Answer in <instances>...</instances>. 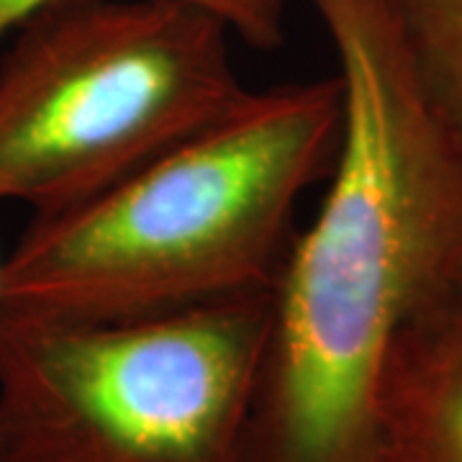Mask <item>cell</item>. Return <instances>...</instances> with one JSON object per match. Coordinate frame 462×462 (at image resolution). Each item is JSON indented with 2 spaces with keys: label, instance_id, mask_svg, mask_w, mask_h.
I'll return each instance as SVG.
<instances>
[{
  "label": "cell",
  "instance_id": "1",
  "mask_svg": "<svg viewBox=\"0 0 462 462\" xmlns=\"http://www.w3.org/2000/svg\"><path fill=\"white\" fill-rule=\"evenodd\" d=\"M345 121L319 214L273 282L239 462H378L398 329L462 264V144L413 78L388 0H306Z\"/></svg>",
  "mask_w": 462,
  "mask_h": 462
},
{
  "label": "cell",
  "instance_id": "2",
  "mask_svg": "<svg viewBox=\"0 0 462 462\" xmlns=\"http://www.w3.org/2000/svg\"><path fill=\"white\" fill-rule=\"evenodd\" d=\"M337 75L247 96L98 196L33 216L0 257V309L132 319L270 291L306 190L342 139Z\"/></svg>",
  "mask_w": 462,
  "mask_h": 462
},
{
  "label": "cell",
  "instance_id": "3",
  "mask_svg": "<svg viewBox=\"0 0 462 462\" xmlns=\"http://www.w3.org/2000/svg\"><path fill=\"white\" fill-rule=\"evenodd\" d=\"M224 18L185 0H54L0 57V203L98 196L247 96Z\"/></svg>",
  "mask_w": 462,
  "mask_h": 462
},
{
  "label": "cell",
  "instance_id": "4",
  "mask_svg": "<svg viewBox=\"0 0 462 462\" xmlns=\"http://www.w3.org/2000/svg\"><path fill=\"white\" fill-rule=\"evenodd\" d=\"M270 296L132 319L0 309V462H239Z\"/></svg>",
  "mask_w": 462,
  "mask_h": 462
},
{
  "label": "cell",
  "instance_id": "5",
  "mask_svg": "<svg viewBox=\"0 0 462 462\" xmlns=\"http://www.w3.org/2000/svg\"><path fill=\"white\" fill-rule=\"evenodd\" d=\"M378 462H462V264L391 345L378 393Z\"/></svg>",
  "mask_w": 462,
  "mask_h": 462
},
{
  "label": "cell",
  "instance_id": "6",
  "mask_svg": "<svg viewBox=\"0 0 462 462\" xmlns=\"http://www.w3.org/2000/svg\"><path fill=\"white\" fill-rule=\"evenodd\" d=\"M413 78L462 144V0H388Z\"/></svg>",
  "mask_w": 462,
  "mask_h": 462
},
{
  "label": "cell",
  "instance_id": "7",
  "mask_svg": "<svg viewBox=\"0 0 462 462\" xmlns=\"http://www.w3.org/2000/svg\"><path fill=\"white\" fill-rule=\"evenodd\" d=\"M54 0H0V42ZM229 23L236 39L254 50H275L282 42L285 0H185Z\"/></svg>",
  "mask_w": 462,
  "mask_h": 462
}]
</instances>
